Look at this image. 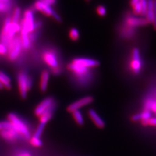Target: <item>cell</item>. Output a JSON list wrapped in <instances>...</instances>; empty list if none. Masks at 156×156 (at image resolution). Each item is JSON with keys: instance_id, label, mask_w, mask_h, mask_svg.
Here are the masks:
<instances>
[{"instance_id": "obj_1", "label": "cell", "mask_w": 156, "mask_h": 156, "mask_svg": "<svg viewBox=\"0 0 156 156\" xmlns=\"http://www.w3.org/2000/svg\"><path fill=\"white\" fill-rule=\"evenodd\" d=\"M21 31L20 23H14L11 21V16H7L3 22L0 33V43L3 44L7 48L12 39Z\"/></svg>"}, {"instance_id": "obj_35", "label": "cell", "mask_w": 156, "mask_h": 156, "mask_svg": "<svg viewBox=\"0 0 156 156\" xmlns=\"http://www.w3.org/2000/svg\"><path fill=\"white\" fill-rule=\"evenodd\" d=\"M3 89H4V87L1 83H0V90H3Z\"/></svg>"}, {"instance_id": "obj_22", "label": "cell", "mask_w": 156, "mask_h": 156, "mask_svg": "<svg viewBox=\"0 0 156 156\" xmlns=\"http://www.w3.org/2000/svg\"><path fill=\"white\" fill-rule=\"evenodd\" d=\"M69 37L72 41H77L80 37L79 30L76 27L71 28L69 31Z\"/></svg>"}, {"instance_id": "obj_18", "label": "cell", "mask_w": 156, "mask_h": 156, "mask_svg": "<svg viewBox=\"0 0 156 156\" xmlns=\"http://www.w3.org/2000/svg\"><path fill=\"white\" fill-rule=\"evenodd\" d=\"M0 83L3 86L4 89L10 90L11 89V80L10 77L4 72L0 70Z\"/></svg>"}, {"instance_id": "obj_21", "label": "cell", "mask_w": 156, "mask_h": 156, "mask_svg": "<svg viewBox=\"0 0 156 156\" xmlns=\"http://www.w3.org/2000/svg\"><path fill=\"white\" fill-rule=\"evenodd\" d=\"M22 20L21 16V9L17 7L14 9L12 14L11 16V21L14 23H20Z\"/></svg>"}, {"instance_id": "obj_24", "label": "cell", "mask_w": 156, "mask_h": 156, "mask_svg": "<svg viewBox=\"0 0 156 156\" xmlns=\"http://www.w3.org/2000/svg\"><path fill=\"white\" fill-rule=\"evenodd\" d=\"M11 8V5L6 3L0 2V14L8 12Z\"/></svg>"}, {"instance_id": "obj_2", "label": "cell", "mask_w": 156, "mask_h": 156, "mask_svg": "<svg viewBox=\"0 0 156 156\" xmlns=\"http://www.w3.org/2000/svg\"><path fill=\"white\" fill-rule=\"evenodd\" d=\"M42 60L46 65L51 68V72L53 75L58 76L62 72V66L60 64V58L55 50L49 48L43 51Z\"/></svg>"}, {"instance_id": "obj_33", "label": "cell", "mask_w": 156, "mask_h": 156, "mask_svg": "<svg viewBox=\"0 0 156 156\" xmlns=\"http://www.w3.org/2000/svg\"><path fill=\"white\" fill-rule=\"evenodd\" d=\"M18 156H31V154L28 152H22Z\"/></svg>"}, {"instance_id": "obj_25", "label": "cell", "mask_w": 156, "mask_h": 156, "mask_svg": "<svg viewBox=\"0 0 156 156\" xmlns=\"http://www.w3.org/2000/svg\"><path fill=\"white\" fill-rule=\"evenodd\" d=\"M141 124L144 126H154L156 127V118H150L148 120L141 121Z\"/></svg>"}, {"instance_id": "obj_10", "label": "cell", "mask_w": 156, "mask_h": 156, "mask_svg": "<svg viewBox=\"0 0 156 156\" xmlns=\"http://www.w3.org/2000/svg\"><path fill=\"white\" fill-rule=\"evenodd\" d=\"M94 101V98L91 96H85L82 97L79 100L73 102L67 107V111L72 113L77 110H80L81 108L87 106L92 104Z\"/></svg>"}, {"instance_id": "obj_14", "label": "cell", "mask_w": 156, "mask_h": 156, "mask_svg": "<svg viewBox=\"0 0 156 156\" xmlns=\"http://www.w3.org/2000/svg\"><path fill=\"white\" fill-rule=\"evenodd\" d=\"M88 115H89L92 122L95 124L97 128L100 129H103L105 128V123L104 120L94 109H89V111H88Z\"/></svg>"}, {"instance_id": "obj_4", "label": "cell", "mask_w": 156, "mask_h": 156, "mask_svg": "<svg viewBox=\"0 0 156 156\" xmlns=\"http://www.w3.org/2000/svg\"><path fill=\"white\" fill-rule=\"evenodd\" d=\"M67 69L76 78V81L80 84H88L90 81L91 69L70 62L67 65Z\"/></svg>"}, {"instance_id": "obj_26", "label": "cell", "mask_w": 156, "mask_h": 156, "mask_svg": "<svg viewBox=\"0 0 156 156\" xmlns=\"http://www.w3.org/2000/svg\"><path fill=\"white\" fill-rule=\"evenodd\" d=\"M140 5H141L140 15L142 16H146V11H147V8H148V1L147 0H141Z\"/></svg>"}, {"instance_id": "obj_12", "label": "cell", "mask_w": 156, "mask_h": 156, "mask_svg": "<svg viewBox=\"0 0 156 156\" xmlns=\"http://www.w3.org/2000/svg\"><path fill=\"white\" fill-rule=\"evenodd\" d=\"M141 66L142 63H141L139 50L137 48H134L132 53V60L131 62V69L135 74H138L140 72Z\"/></svg>"}, {"instance_id": "obj_27", "label": "cell", "mask_w": 156, "mask_h": 156, "mask_svg": "<svg viewBox=\"0 0 156 156\" xmlns=\"http://www.w3.org/2000/svg\"><path fill=\"white\" fill-rule=\"evenodd\" d=\"M96 12L101 17H104L107 14V9L103 5H99L96 8Z\"/></svg>"}, {"instance_id": "obj_36", "label": "cell", "mask_w": 156, "mask_h": 156, "mask_svg": "<svg viewBox=\"0 0 156 156\" xmlns=\"http://www.w3.org/2000/svg\"><path fill=\"white\" fill-rule=\"evenodd\" d=\"M86 1H87V2H90V0H86Z\"/></svg>"}, {"instance_id": "obj_29", "label": "cell", "mask_w": 156, "mask_h": 156, "mask_svg": "<svg viewBox=\"0 0 156 156\" xmlns=\"http://www.w3.org/2000/svg\"><path fill=\"white\" fill-rule=\"evenodd\" d=\"M133 7V12L136 15H140L141 13V5H140V2L135 4V5Z\"/></svg>"}, {"instance_id": "obj_31", "label": "cell", "mask_w": 156, "mask_h": 156, "mask_svg": "<svg viewBox=\"0 0 156 156\" xmlns=\"http://www.w3.org/2000/svg\"><path fill=\"white\" fill-rule=\"evenodd\" d=\"M39 1H41L44 3H45L51 7L55 5L57 3V0H39Z\"/></svg>"}, {"instance_id": "obj_28", "label": "cell", "mask_w": 156, "mask_h": 156, "mask_svg": "<svg viewBox=\"0 0 156 156\" xmlns=\"http://www.w3.org/2000/svg\"><path fill=\"white\" fill-rule=\"evenodd\" d=\"M12 127V125L11 124V122L7 121H3V122H0V131H2L4 129H7L9 128H11Z\"/></svg>"}, {"instance_id": "obj_17", "label": "cell", "mask_w": 156, "mask_h": 156, "mask_svg": "<svg viewBox=\"0 0 156 156\" xmlns=\"http://www.w3.org/2000/svg\"><path fill=\"white\" fill-rule=\"evenodd\" d=\"M147 1L148 8L146 14V19L148 23H152L154 15V0H147Z\"/></svg>"}, {"instance_id": "obj_3", "label": "cell", "mask_w": 156, "mask_h": 156, "mask_svg": "<svg viewBox=\"0 0 156 156\" xmlns=\"http://www.w3.org/2000/svg\"><path fill=\"white\" fill-rule=\"evenodd\" d=\"M20 33L30 35L31 33L38 31V29L42 26V22L41 21L36 22L33 10L27 9L23 13V18H22L20 22Z\"/></svg>"}, {"instance_id": "obj_37", "label": "cell", "mask_w": 156, "mask_h": 156, "mask_svg": "<svg viewBox=\"0 0 156 156\" xmlns=\"http://www.w3.org/2000/svg\"><path fill=\"white\" fill-rule=\"evenodd\" d=\"M0 2H2L1 1V0H0ZM3 3H4V2H3Z\"/></svg>"}, {"instance_id": "obj_9", "label": "cell", "mask_w": 156, "mask_h": 156, "mask_svg": "<svg viewBox=\"0 0 156 156\" xmlns=\"http://www.w3.org/2000/svg\"><path fill=\"white\" fill-rule=\"evenodd\" d=\"M33 8L36 11L43 14L44 15L53 18L55 21L58 22H61L62 20L59 14L53 9L51 6L41 1H39V0L36 1L33 5Z\"/></svg>"}, {"instance_id": "obj_13", "label": "cell", "mask_w": 156, "mask_h": 156, "mask_svg": "<svg viewBox=\"0 0 156 156\" xmlns=\"http://www.w3.org/2000/svg\"><path fill=\"white\" fill-rule=\"evenodd\" d=\"M0 136L5 140L10 143L15 142L19 139L20 136H21L16 132V131L14 129L13 126L11 127V128L4 129L0 131Z\"/></svg>"}, {"instance_id": "obj_32", "label": "cell", "mask_w": 156, "mask_h": 156, "mask_svg": "<svg viewBox=\"0 0 156 156\" xmlns=\"http://www.w3.org/2000/svg\"><path fill=\"white\" fill-rule=\"evenodd\" d=\"M153 25L154 29L156 30V0H154V21Z\"/></svg>"}, {"instance_id": "obj_8", "label": "cell", "mask_w": 156, "mask_h": 156, "mask_svg": "<svg viewBox=\"0 0 156 156\" xmlns=\"http://www.w3.org/2000/svg\"><path fill=\"white\" fill-rule=\"evenodd\" d=\"M57 107V102L54 98L49 96L44 99L38 104L34 110L35 116L40 117L48 112H54Z\"/></svg>"}, {"instance_id": "obj_30", "label": "cell", "mask_w": 156, "mask_h": 156, "mask_svg": "<svg viewBox=\"0 0 156 156\" xmlns=\"http://www.w3.org/2000/svg\"><path fill=\"white\" fill-rule=\"evenodd\" d=\"M7 55V48L3 44L0 43V55L6 56Z\"/></svg>"}, {"instance_id": "obj_23", "label": "cell", "mask_w": 156, "mask_h": 156, "mask_svg": "<svg viewBox=\"0 0 156 156\" xmlns=\"http://www.w3.org/2000/svg\"><path fill=\"white\" fill-rule=\"evenodd\" d=\"M30 143L32 146H34V147H37V148L41 147L43 144L41 139L37 138L35 136H32L30 139Z\"/></svg>"}, {"instance_id": "obj_15", "label": "cell", "mask_w": 156, "mask_h": 156, "mask_svg": "<svg viewBox=\"0 0 156 156\" xmlns=\"http://www.w3.org/2000/svg\"><path fill=\"white\" fill-rule=\"evenodd\" d=\"M126 25L132 27L146 26L147 25V24H148L146 18L134 17V16L127 17L126 19Z\"/></svg>"}, {"instance_id": "obj_11", "label": "cell", "mask_w": 156, "mask_h": 156, "mask_svg": "<svg viewBox=\"0 0 156 156\" xmlns=\"http://www.w3.org/2000/svg\"><path fill=\"white\" fill-rule=\"evenodd\" d=\"M72 62L74 63L76 65H79L86 68L92 69V68L98 67L100 66V62L94 58H86V57H77L74 58L71 61Z\"/></svg>"}, {"instance_id": "obj_19", "label": "cell", "mask_w": 156, "mask_h": 156, "mask_svg": "<svg viewBox=\"0 0 156 156\" xmlns=\"http://www.w3.org/2000/svg\"><path fill=\"white\" fill-rule=\"evenodd\" d=\"M150 118H152V113H151V112L149 111L144 110L141 113L134 115L133 116H131V120L133 122H137L140 120L142 121L144 120H148Z\"/></svg>"}, {"instance_id": "obj_7", "label": "cell", "mask_w": 156, "mask_h": 156, "mask_svg": "<svg viewBox=\"0 0 156 156\" xmlns=\"http://www.w3.org/2000/svg\"><path fill=\"white\" fill-rule=\"evenodd\" d=\"M23 50L21 37L17 35L10 42L7 47V58L10 61H15L20 56Z\"/></svg>"}, {"instance_id": "obj_5", "label": "cell", "mask_w": 156, "mask_h": 156, "mask_svg": "<svg viewBox=\"0 0 156 156\" xmlns=\"http://www.w3.org/2000/svg\"><path fill=\"white\" fill-rule=\"evenodd\" d=\"M7 119L12 125L14 129L22 137L26 139H30L31 137L29 126L17 114L11 113L7 115Z\"/></svg>"}, {"instance_id": "obj_34", "label": "cell", "mask_w": 156, "mask_h": 156, "mask_svg": "<svg viewBox=\"0 0 156 156\" xmlns=\"http://www.w3.org/2000/svg\"><path fill=\"white\" fill-rule=\"evenodd\" d=\"M141 0H131V6L133 7L135 4H136L137 3L140 2Z\"/></svg>"}, {"instance_id": "obj_20", "label": "cell", "mask_w": 156, "mask_h": 156, "mask_svg": "<svg viewBox=\"0 0 156 156\" xmlns=\"http://www.w3.org/2000/svg\"><path fill=\"white\" fill-rule=\"evenodd\" d=\"M73 118H74L76 124L79 126H83L85 123L84 117L80 110H77L72 113Z\"/></svg>"}, {"instance_id": "obj_6", "label": "cell", "mask_w": 156, "mask_h": 156, "mask_svg": "<svg viewBox=\"0 0 156 156\" xmlns=\"http://www.w3.org/2000/svg\"><path fill=\"white\" fill-rule=\"evenodd\" d=\"M17 82L20 95L22 99H26L32 87L31 77L26 72L21 71L17 75Z\"/></svg>"}, {"instance_id": "obj_16", "label": "cell", "mask_w": 156, "mask_h": 156, "mask_svg": "<svg viewBox=\"0 0 156 156\" xmlns=\"http://www.w3.org/2000/svg\"><path fill=\"white\" fill-rule=\"evenodd\" d=\"M50 78V73L48 70H43L41 74L39 81V89L42 92H45L48 90L49 81Z\"/></svg>"}]
</instances>
